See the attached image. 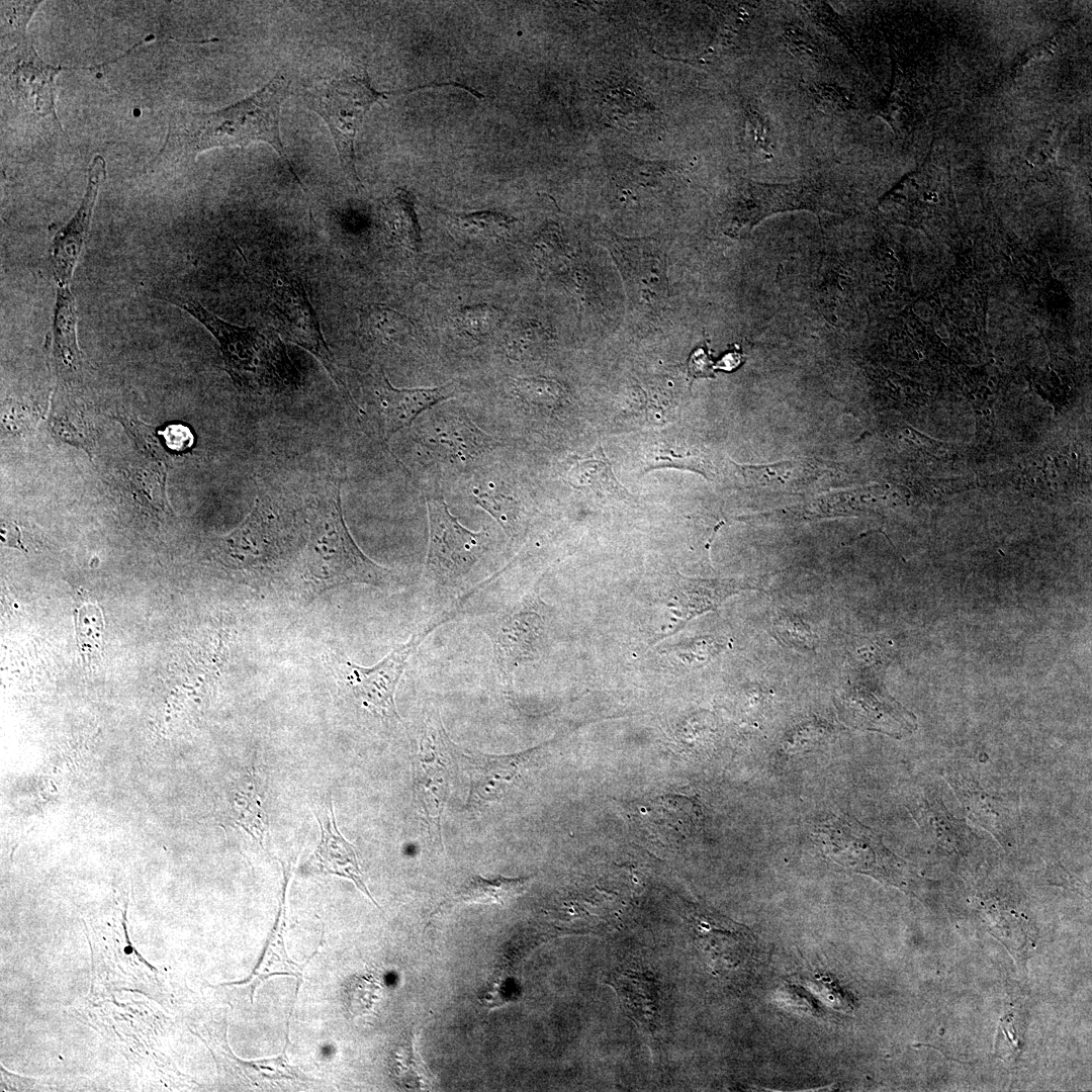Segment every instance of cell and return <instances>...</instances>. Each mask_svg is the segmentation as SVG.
I'll return each instance as SVG.
<instances>
[{"instance_id":"obj_38","label":"cell","mask_w":1092,"mask_h":1092,"mask_svg":"<svg viewBox=\"0 0 1092 1092\" xmlns=\"http://www.w3.org/2000/svg\"><path fill=\"white\" fill-rule=\"evenodd\" d=\"M742 362H743V357H742L741 353H738L737 351H733L731 353L726 354L723 357V359L721 360V362L716 365V368H719V369H722V370H725V371H730V370H733V369L737 368Z\"/></svg>"},{"instance_id":"obj_28","label":"cell","mask_w":1092,"mask_h":1092,"mask_svg":"<svg viewBox=\"0 0 1092 1092\" xmlns=\"http://www.w3.org/2000/svg\"><path fill=\"white\" fill-rule=\"evenodd\" d=\"M503 311L489 304L461 307L454 314V325L460 333L478 339L493 333L500 325Z\"/></svg>"},{"instance_id":"obj_14","label":"cell","mask_w":1092,"mask_h":1092,"mask_svg":"<svg viewBox=\"0 0 1092 1092\" xmlns=\"http://www.w3.org/2000/svg\"><path fill=\"white\" fill-rule=\"evenodd\" d=\"M454 392L453 382L435 387L396 388L382 373L375 396L384 441L408 427L424 411L453 396Z\"/></svg>"},{"instance_id":"obj_21","label":"cell","mask_w":1092,"mask_h":1092,"mask_svg":"<svg viewBox=\"0 0 1092 1092\" xmlns=\"http://www.w3.org/2000/svg\"><path fill=\"white\" fill-rule=\"evenodd\" d=\"M531 882L532 877L472 876L463 883L456 895L459 901L465 903L505 905L522 895Z\"/></svg>"},{"instance_id":"obj_34","label":"cell","mask_w":1092,"mask_h":1092,"mask_svg":"<svg viewBox=\"0 0 1092 1092\" xmlns=\"http://www.w3.org/2000/svg\"><path fill=\"white\" fill-rule=\"evenodd\" d=\"M785 37L794 54L809 61L812 65L823 66L829 61L822 47L799 27L788 26Z\"/></svg>"},{"instance_id":"obj_6","label":"cell","mask_w":1092,"mask_h":1092,"mask_svg":"<svg viewBox=\"0 0 1092 1092\" xmlns=\"http://www.w3.org/2000/svg\"><path fill=\"white\" fill-rule=\"evenodd\" d=\"M427 507L430 524L427 567L437 579L454 581L476 562L486 534L463 527L442 498H427Z\"/></svg>"},{"instance_id":"obj_2","label":"cell","mask_w":1092,"mask_h":1092,"mask_svg":"<svg viewBox=\"0 0 1092 1092\" xmlns=\"http://www.w3.org/2000/svg\"><path fill=\"white\" fill-rule=\"evenodd\" d=\"M340 480L308 506V536L302 552L306 593L313 597L347 583L386 587L392 572L369 559L356 545L345 524L340 500Z\"/></svg>"},{"instance_id":"obj_9","label":"cell","mask_w":1092,"mask_h":1092,"mask_svg":"<svg viewBox=\"0 0 1092 1092\" xmlns=\"http://www.w3.org/2000/svg\"><path fill=\"white\" fill-rule=\"evenodd\" d=\"M610 251L621 271L633 302L655 308L666 298L665 259L659 247L648 241L615 238Z\"/></svg>"},{"instance_id":"obj_4","label":"cell","mask_w":1092,"mask_h":1092,"mask_svg":"<svg viewBox=\"0 0 1092 1092\" xmlns=\"http://www.w3.org/2000/svg\"><path fill=\"white\" fill-rule=\"evenodd\" d=\"M817 837L826 854L838 864L901 889L909 886L911 873L907 863L854 818L847 815L827 818L818 827Z\"/></svg>"},{"instance_id":"obj_23","label":"cell","mask_w":1092,"mask_h":1092,"mask_svg":"<svg viewBox=\"0 0 1092 1092\" xmlns=\"http://www.w3.org/2000/svg\"><path fill=\"white\" fill-rule=\"evenodd\" d=\"M385 222L392 240L410 252L421 247L419 225L411 195L398 190L385 206Z\"/></svg>"},{"instance_id":"obj_31","label":"cell","mask_w":1092,"mask_h":1092,"mask_svg":"<svg viewBox=\"0 0 1092 1092\" xmlns=\"http://www.w3.org/2000/svg\"><path fill=\"white\" fill-rule=\"evenodd\" d=\"M744 117L745 147L762 159L772 158L775 140L767 119L750 106L747 107Z\"/></svg>"},{"instance_id":"obj_22","label":"cell","mask_w":1092,"mask_h":1092,"mask_svg":"<svg viewBox=\"0 0 1092 1092\" xmlns=\"http://www.w3.org/2000/svg\"><path fill=\"white\" fill-rule=\"evenodd\" d=\"M450 230L457 237L476 242H499L509 237L513 219L495 211L449 213Z\"/></svg>"},{"instance_id":"obj_30","label":"cell","mask_w":1092,"mask_h":1092,"mask_svg":"<svg viewBox=\"0 0 1092 1092\" xmlns=\"http://www.w3.org/2000/svg\"><path fill=\"white\" fill-rule=\"evenodd\" d=\"M42 1H1L2 39L17 43L26 38L28 22Z\"/></svg>"},{"instance_id":"obj_3","label":"cell","mask_w":1092,"mask_h":1092,"mask_svg":"<svg viewBox=\"0 0 1092 1092\" xmlns=\"http://www.w3.org/2000/svg\"><path fill=\"white\" fill-rule=\"evenodd\" d=\"M430 86H439V84L380 92L372 87L363 69L358 73L345 74L329 82L306 88L302 91V96L306 105L327 123L344 173L351 181L358 183L354 142L366 113L375 103H380L390 95Z\"/></svg>"},{"instance_id":"obj_37","label":"cell","mask_w":1092,"mask_h":1092,"mask_svg":"<svg viewBox=\"0 0 1092 1092\" xmlns=\"http://www.w3.org/2000/svg\"><path fill=\"white\" fill-rule=\"evenodd\" d=\"M690 373L694 377L714 376L715 365L709 358V354L703 348L697 349L691 355L689 362Z\"/></svg>"},{"instance_id":"obj_15","label":"cell","mask_w":1092,"mask_h":1092,"mask_svg":"<svg viewBox=\"0 0 1092 1092\" xmlns=\"http://www.w3.org/2000/svg\"><path fill=\"white\" fill-rule=\"evenodd\" d=\"M492 641L499 669L507 680L521 662L533 658L541 634L538 614L518 608L500 616L492 626Z\"/></svg>"},{"instance_id":"obj_26","label":"cell","mask_w":1092,"mask_h":1092,"mask_svg":"<svg viewBox=\"0 0 1092 1092\" xmlns=\"http://www.w3.org/2000/svg\"><path fill=\"white\" fill-rule=\"evenodd\" d=\"M953 786V789L960 796L966 809L974 817L979 824L987 828L990 832L998 836L1002 833L1000 814L995 808L993 798L984 793L976 783L961 779L958 777H949L947 779Z\"/></svg>"},{"instance_id":"obj_5","label":"cell","mask_w":1092,"mask_h":1092,"mask_svg":"<svg viewBox=\"0 0 1092 1092\" xmlns=\"http://www.w3.org/2000/svg\"><path fill=\"white\" fill-rule=\"evenodd\" d=\"M449 613L414 633L408 641L398 645L380 662L365 667L351 661L339 664L344 686L370 712L383 717L398 718L394 695L406 662L430 633L453 617Z\"/></svg>"},{"instance_id":"obj_33","label":"cell","mask_w":1092,"mask_h":1092,"mask_svg":"<svg viewBox=\"0 0 1092 1092\" xmlns=\"http://www.w3.org/2000/svg\"><path fill=\"white\" fill-rule=\"evenodd\" d=\"M515 388L521 397L535 404L551 405L562 395L557 383L545 379H518Z\"/></svg>"},{"instance_id":"obj_7","label":"cell","mask_w":1092,"mask_h":1092,"mask_svg":"<svg viewBox=\"0 0 1092 1092\" xmlns=\"http://www.w3.org/2000/svg\"><path fill=\"white\" fill-rule=\"evenodd\" d=\"M1 75L5 88L14 103L38 117L53 116L55 108V79L64 69L46 63L27 38L2 54Z\"/></svg>"},{"instance_id":"obj_16","label":"cell","mask_w":1092,"mask_h":1092,"mask_svg":"<svg viewBox=\"0 0 1092 1092\" xmlns=\"http://www.w3.org/2000/svg\"><path fill=\"white\" fill-rule=\"evenodd\" d=\"M284 884L282 887L281 900L279 902L278 913L274 922V925L270 931V934L266 940V944L263 948V952L259 962L255 966L251 975L246 979L233 983H225L222 985H244L250 994L251 1002L254 1001V995L256 989L261 983L266 981L272 976L285 975L292 976L298 980V986L302 982L303 970L306 964L298 965L293 962L285 947L284 934L286 932V891L291 877V866L283 864Z\"/></svg>"},{"instance_id":"obj_32","label":"cell","mask_w":1092,"mask_h":1092,"mask_svg":"<svg viewBox=\"0 0 1092 1092\" xmlns=\"http://www.w3.org/2000/svg\"><path fill=\"white\" fill-rule=\"evenodd\" d=\"M103 621L100 610L94 605H84L78 613V646L87 656L100 649Z\"/></svg>"},{"instance_id":"obj_10","label":"cell","mask_w":1092,"mask_h":1092,"mask_svg":"<svg viewBox=\"0 0 1092 1092\" xmlns=\"http://www.w3.org/2000/svg\"><path fill=\"white\" fill-rule=\"evenodd\" d=\"M176 305L212 334L218 343L224 369L238 387H247L261 363L264 337L256 328L239 327L219 318L195 300H182Z\"/></svg>"},{"instance_id":"obj_20","label":"cell","mask_w":1092,"mask_h":1092,"mask_svg":"<svg viewBox=\"0 0 1092 1092\" xmlns=\"http://www.w3.org/2000/svg\"><path fill=\"white\" fill-rule=\"evenodd\" d=\"M360 328L370 338L385 344L403 345L418 337L417 327L411 318L378 304L361 309Z\"/></svg>"},{"instance_id":"obj_17","label":"cell","mask_w":1092,"mask_h":1092,"mask_svg":"<svg viewBox=\"0 0 1092 1092\" xmlns=\"http://www.w3.org/2000/svg\"><path fill=\"white\" fill-rule=\"evenodd\" d=\"M566 482L573 488L590 490L601 497L630 499L629 492L615 477L612 464L598 445L588 456H574L565 472Z\"/></svg>"},{"instance_id":"obj_13","label":"cell","mask_w":1092,"mask_h":1092,"mask_svg":"<svg viewBox=\"0 0 1092 1092\" xmlns=\"http://www.w3.org/2000/svg\"><path fill=\"white\" fill-rule=\"evenodd\" d=\"M314 815L321 829V838L312 856V871L350 880L379 907L365 884L355 846L342 835L337 826L330 793L317 803Z\"/></svg>"},{"instance_id":"obj_8","label":"cell","mask_w":1092,"mask_h":1092,"mask_svg":"<svg viewBox=\"0 0 1092 1092\" xmlns=\"http://www.w3.org/2000/svg\"><path fill=\"white\" fill-rule=\"evenodd\" d=\"M272 308L285 338L311 353L339 388L345 390V384L322 334L316 313L297 277L282 276L277 280Z\"/></svg>"},{"instance_id":"obj_35","label":"cell","mask_w":1092,"mask_h":1092,"mask_svg":"<svg viewBox=\"0 0 1092 1092\" xmlns=\"http://www.w3.org/2000/svg\"><path fill=\"white\" fill-rule=\"evenodd\" d=\"M810 93L815 102L828 111L842 112L849 104L843 91L831 85H814L810 88Z\"/></svg>"},{"instance_id":"obj_18","label":"cell","mask_w":1092,"mask_h":1092,"mask_svg":"<svg viewBox=\"0 0 1092 1092\" xmlns=\"http://www.w3.org/2000/svg\"><path fill=\"white\" fill-rule=\"evenodd\" d=\"M753 586L730 580H700L679 577V581L671 592V609L689 620L696 615L714 610L727 597Z\"/></svg>"},{"instance_id":"obj_1","label":"cell","mask_w":1092,"mask_h":1092,"mask_svg":"<svg viewBox=\"0 0 1092 1092\" xmlns=\"http://www.w3.org/2000/svg\"><path fill=\"white\" fill-rule=\"evenodd\" d=\"M289 84L277 75L251 96L228 107L210 112H174L164 146L151 164L190 162L213 148L261 142L271 146L292 171L279 130L281 105L289 93Z\"/></svg>"},{"instance_id":"obj_25","label":"cell","mask_w":1092,"mask_h":1092,"mask_svg":"<svg viewBox=\"0 0 1092 1092\" xmlns=\"http://www.w3.org/2000/svg\"><path fill=\"white\" fill-rule=\"evenodd\" d=\"M234 802L238 823L263 845L268 834V816L263 796L253 779L247 778V784L236 793Z\"/></svg>"},{"instance_id":"obj_29","label":"cell","mask_w":1092,"mask_h":1092,"mask_svg":"<svg viewBox=\"0 0 1092 1092\" xmlns=\"http://www.w3.org/2000/svg\"><path fill=\"white\" fill-rule=\"evenodd\" d=\"M646 458L647 466L650 468H686L697 471L706 477L709 476L711 470L705 458L692 453L678 452L672 438H662L652 443Z\"/></svg>"},{"instance_id":"obj_19","label":"cell","mask_w":1092,"mask_h":1092,"mask_svg":"<svg viewBox=\"0 0 1092 1092\" xmlns=\"http://www.w3.org/2000/svg\"><path fill=\"white\" fill-rule=\"evenodd\" d=\"M53 311V354L59 364L75 371L80 364V351L75 298L70 286L58 285Z\"/></svg>"},{"instance_id":"obj_27","label":"cell","mask_w":1092,"mask_h":1092,"mask_svg":"<svg viewBox=\"0 0 1092 1092\" xmlns=\"http://www.w3.org/2000/svg\"><path fill=\"white\" fill-rule=\"evenodd\" d=\"M748 480L756 485L783 487L795 485L805 475H811L812 466L805 462H782L762 466H739Z\"/></svg>"},{"instance_id":"obj_12","label":"cell","mask_w":1092,"mask_h":1092,"mask_svg":"<svg viewBox=\"0 0 1092 1092\" xmlns=\"http://www.w3.org/2000/svg\"><path fill=\"white\" fill-rule=\"evenodd\" d=\"M105 177V160L101 155H96L89 166L86 190L76 213L56 233L52 242V264L58 285L70 286L89 233L98 191Z\"/></svg>"},{"instance_id":"obj_11","label":"cell","mask_w":1092,"mask_h":1092,"mask_svg":"<svg viewBox=\"0 0 1092 1092\" xmlns=\"http://www.w3.org/2000/svg\"><path fill=\"white\" fill-rule=\"evenodd\" d=\"M814 194L804 184L748 183L724 216V230L732 237H744L755 223L775 212L813 208Z\"/></svg>"},{"instance_id":"obj_24","label":"cell","mask_w":1092,"mask_h":1092,"mask_svg":"<svg viewBox=\"0 0 1092 1092\" xmlns=\"http://www.w3.org/2000/svg\"><path fill=\"white\" fill-rule=\"evenodd\" d=\"M241 1068L250 1086L265 1088L280 1081L305 1082L308 1079L295 1066L290 1065L286 1056V1045L281 1055L269 1059L240 1061Z\"/></svg>"},{"instance_id":"obj_36","label":"cell","mask_w":1092,"mask_h":1092,"mask_svg":"<svg viewBox=\"0 0 1092 1092\" xmlns=\"http://www.w3.org/2000/svg\"><path fill=\"white\" fill-rule=\"evenodd\" d=\"M163 434L169 448L178 452L189 449L194 441L191 430L180 424L168 426Z\"/></svg>"}]
</instances>
